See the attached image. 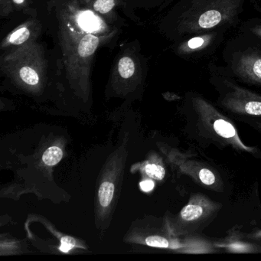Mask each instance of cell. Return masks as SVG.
<instances>
[{"mask_svg":"<svg viewBox=\"0 0 261 261\" xmlns=\"http://www.w3.org/2000/svg\"><path fill=\"white\" fill-rule=\"evenodd\" d=\"M248 0H181L173 13L176 39L219 28L230 30L241 21Z\"/></svg>","mask_w":261,"mask_h":261,"instance_id":"6da1fadb","label":"cell"},{"mask_svg":"<svg viewBox=\"0 0 261 261\" xmlns=\"http://www.w3.org/2000/svg\"><path fill=\"white\" fill-rule=\"evenodd\" d=\"M221 55L224 65L209 63L216 71L235 81L261 87V40L238 32L226 42Z\"/></svg>","mask_w":261,"mask_h":261,"instance_id":"7a4b0ae2","label":"cell"},{"mask_svg":"<svg viewBox=\"0 0 261 261\" xmlns=\"http://www.w3.org/2000/svg\"><path fill=\"white\" fill-rule=\"evenodd\" d=\"M210 82L219 94L220 102L227 109L247 115L261 116V95L240 86L234 79L207 65Z\"/></svg>","mask_w":261,"mask_h":261,"instance_id":"3957f363","label":"cell"},{"mask_svg":"<svg viewBox=\"0 0 261 261\" xmlns=\"http://www.w3.org/2000/svg\"><path fill=\"white\" fill-rule=\"evenodd\" d=\"M229 30L219 28L185 37L178 44L177 51L180 56L190 62L210 57L224 43Z\"/></svg>","mask_w":261,"mask_h":261,"instance_id":"277c9868","label":"cell"},{"mask_svg":"<svg viewBox=\"0 0 261 261\" xmlns=\"http://www.w3.org/2000/svg\"><path fill=\"white\" fill-rule=\"evenodd\" d=\"M238 33L249 35L261 40V19L253 18L244 21L240 25Z\"/></svg>","mask_w":261,"mask_h":261,"instance_id":"5b68a950","label":"cell"},{"mask_svg":"<svg viewBox=\"0 0 261 261\" xmlns=\"http://www.w3.org/2000/svg\"><path fill=\"white\" fill-rule=\"evenodd\" d=\"M99 39L95 36L88 35L81 41L79 46V53L82 57H88L94 54L98 46Z\"/></svg>","mask_w":261,"mask_h":261,"instance_id":"8992f818","label":"cell"},{"mask_svg":"<svg viewBox=\"0 0 261 261\" xmlns=\"http://www.w3.org/2000/svg\"><path fill=\"white\" fill-rule=\"evenodd\" d=\"M203 214H204V208L201 204L191 203L181 210V218L183 221L192 222L199 219Z\"/></svg>","mask_w":261,"mask_h":261,"instance_id":"52a82bcc","label":"cell"},{"mask_svg":"<svg viewBox=\"0 0 261 261\" xmlns=\"http://www.w3.org/2000/svg\"><path fill=\"white\" fill-rule=\"evenodd\" d=\"M114 189H115V187H114V183L111 181H103L100 185L98 196L99 201H100L102 207H106L110 205L113 197H114Z\"/></svg>","mask_w":261,"mask_h":261,"instance_id":"ba28073f","label":"cell"},{"mask_svg":"<svg viewBox=\"0 0 261 261\" xmlns=\"http://www.w3.org/2000/svg\"><path fill=\"white\" fill-rule=\"evenodd\" d=\"M214 129L217 134L226 139L234 138L236 130L231 123L224 120H217L214 123Z\"/></svg>","mask_w":261,"mask_h":261,"instance_id":"9c48e42d","label":"cell"},{"mask_svg":"<svg viewBox=\"0 0 261 261\" xmlns=\"http://www.w3.org/2000/svg\"><path fill=\"white\" fill-rule=\"evenodd\" d=\"M63 152L58 146H51L48 148L42 156L44 163L47 166H55L62 160Z\"/></svg>","mask_w":261,"mask_h":261,"instance_id":"30bf717a","label":"cell"},{"mask_svg":"<svg viewBox=\"0 0 261 261\" xmlns=\"http://www.w3.org/2000/svg\"><path fill=\"white\" fill-rule=\"evenodd\" d=\"M119 72L123 79H129L135 71L134 61L129 57H123L119 62Z\"/></svg>","mask_w":261,"mask_h":261,"instance_id":"8fae6325","label":"cell"},{"mask_svg":"<svg viewBox=\"0 0 261 261\" xmlns=\"http://www.w3.org/2000/svg\"><path fill=\"white\" fill-rule=\"evenodd\" d=\"M19 74H20L22 80L25 83H27V85H36L39 83V75H38L36 71L33 70V68H28V67H27V68H22V69L20 70Z\"/></svg>","mask_w":261,"mask_h":261,"instance_id":"7c38bea8","label":"cell"},{"mask_svg":"<svg viewBox=\"0 0 261 261\" xmlns=\"http://www.w3.org/2000/svg\"><path fill=\"white\" fill-rule=\"evenodd\" d=\"M30 32L27 27H22L10 36V42L15 45L23 43L30 38Z\"/></svg>","mask_w":261,"mask_h":261,"instance_id":"4fadbf2b","label":"cell"},{"mask_svg":"<svg viewBox=\"0 0 261 261\" xmlns=\"http://www.w3.org/2000/svg\"><path fill=\"white\" fill-rule=\"evenodd\" d=\"M145 172L151 178L162 180L165 176L164 168L155 164H148L144 169Z\"/></svg>","mask_w":261,"mask_h":261,"instance_id":"5bb4252c","label":"cell"},{"mask_svg":"<svg viewBox=\"0 0 261 261\" xmlns=\"http://www.w3.org/2000/svg\"><path fill=\"white\" fill-rule=\"evenodd\" d=\"M115 5L114 0H97L94 5V10L102 14L108 13Z\"/></svg>","mask_w":261,"mask_h":261,"instance_id":"9a60e30c","label":"cell"},{"mask_svg":"<svg viewBox=\"0 0 261 261\" xmlns=\"http://www.w3.org/2000/svg\"><path fill=\"white\" fill-rule=\"evenodd\" d=\"M146 244L150 247L167 248L169 247V243L166 238L160 236L148 237L146 239Z\"/></svg>","mask_w":261,"mask_h":261,"instance_id":"2e32d148","label":"cell"},{"mask_svg":"<svg viewBox=\"0 0 261 261\" xmlns=\"http://www.w3.org/2000/svg\"><path fill=\"white\" fill-rule=\"evenodd\" d=\"M199 178L203 184L211 186L215 183V176L212 171L207 169H202L199 172Z\"/></svg>","mask_w":261,"mask_h":261,"instance_id":"e0dca14e","label":"cell"},{"mask_svg":"<svg viewBox=\"0 0 261 261\" xmlns=\"http://www.w3.org/2000/svg\"><path fill=\"white\" fill-rule=\"evenodd\" d=\"M82 27L85 30H92L97 28V22L95 18L89 14L85 15L82 18Z\"/></svg>","mask_w":261,"mask_h":261,"instance_id":"ac0fdd59","label":"cell"},{"mask_svg":"<svg viewBox=\"0 0 261 261\" xmlns=\"http://www.w3.org/2000/svg\"><path fill=\"white\" fill-rule=\"evenodd\" d=\"M74 241L71 240L69 238H64L62 240V245L60 247L61 251L64 252V253H68L69 250L74 247Z\"/></svg>","mask_w":261,"mask_h":261,"instance_id":"d6986e66","label":"cell"},{"mask_svg":"<svg viewBox=\"0 0 261 261\" xmlns=\"http://www.w3.org/2000/svg\"><path fill=\"white\" fill-rule=\"evenodd\" d=\"M154 182L152 180H145L140 183V188L145 192H149L152 191L154 188Z\"/></svg>","mask_w":261,"mask_h":261,"instance_id":"ffe728a7","label":"cell"},{"mask_svg":"<svg viewBox=\"0 0 261 261\" xmlns=\"http://www.w3.org/2000/svg\"><path fill=\"white\" fill-rule=\"evenodd\" d=\"M24 0H14V2L17 4H21L23 3Z\"/></svg>","mask_w":261,"mask_h":261,"instance_id":"44dd1931","label":"cell"}]
</instances>
